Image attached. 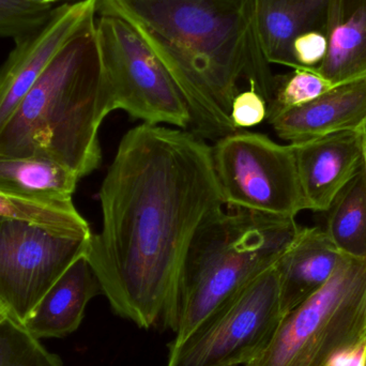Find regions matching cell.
<instances>
[{"label":"cell","mask_w":366,"mask_h":366,"mask_svg":"<svg viewBox=\"0 0 366 366\" xmlns=\"http://www.w3.org/2000/svg\"><path fill=\"white\" fill-rule=\"evenodd\" d=\"M79 178L53 161L0 156V192L45 200L72 199Z\"/></svg>","instance_id":"17"},{"label":"cell","mask_w":366,"mask_h":366,"mask_svg":"<svg viewBox=\"0 0 366 366\" xmlns=\"http://www.w3.org/2000/svg\"><path fill=\"white\" fill-rule=\"evenodd\" d=\"M217 184L228 208L296 217L309 210L292 145L259 133L237 132L211 147Z\"/></svg>","instance_id":"8"},{"label":"cell","mask_w":366,"mask_h":366,"mask_svg":"<svg viewBox=\"0 0 366 366\" xmlns=\"http://www.w3.org/2000/svg\"><path fill=\"white\" fill-rule=\"evenodd\" d=\"M328 51L316 72L332 85L366 77V0H329Z\"/></svg>","instance_id":"15"},{"label":"cell","mask_w":366,"mask_h":366,"mask_svg":"<svg viewBox=\"0 0 366 366\" xmlns=\"http://www.w3.org/2000/svg\"><path fill=\"white\" fill-rule=\"evenodd\" d=\"M29 1L40 4H47V6H53L55 2L62 1V0H29Z\"/></svg>","instance_id":"27"},{"label":"cell","mask_w":366,"mask_h":366,"mask_svg":"<svg viewBox=\"0 0 366 366\" xmlns=\"http://www.w3.org/2000/svg\"><path fill=\"white\" fill-rule=\"evenodd\" d=\"M0 217L36 224L68 236L89 238L94 234L72 199H36L0 192Z\"/></svg>","instance_id":"19"},{"label":"cell","mask_w":366,"mask_h":366,"mask_svg":"<svg viewBox=\"0 0 366 366\" xmlns=\"http://www.w3.org/2000/svg\"><path fill=\"white\" fill-rule=\"evenodd\" d=\"M361 133H362L363 139V149H365V169L366 173V122L363 124L362 128L360 129Z\"/></svg>","instance_id":"26"},{"label":"cell","mask_w":366,"mask_h":366,"mask_svg":"<svg viewBox=\"0 0 366 366\" xmlns=\"http://www.w3.org/2000/svg\"><path fill=\"white\" fill-rule=\"evenodd\" d=\"M102 228L86 258L114 313L163 325L196 232L224 210L211 147L192 131L143 124L122 137L101 185Z\"/></svg>","instance_id":"1"},{"label":"cell","mask_w":366,"mask_h":366,"mask_svg":"<svg viewBox=\"0 0 366 366\" xmlns=\"http://www.w3.org/2000/svg\"><path fill=\"white\" fill-rule=\"evenodd\" d=\"M325 232L340 252L366 259V173L362 169L331 204Z\"/></svg>","instance_id":"18"},{"label":"cell","mask_w":366,"mask_h":366,"mask_svg":"<svg viewBox=\"0 0 366 366\" xmlns=\"http://www.w3.org/2000/svg\"><path fill=\"white\" fill-rule=\"evenodd\" d=\"M267 102L255 89L240 92L232 103L230 119L237 130L252 128L267 119Z\"/></svg>","instance_id":"24"},{"label":"cell","mask_w":366,"mask_h":366,"mask_svg":"<svg viewBox=\"0 0 366 366\" xmlns=\"http://www.w3.org/2000/svg\"><path fill=\"white\" fill-rule=\"evenodd\" d=\"M0 219H1V217H0Z\"/></svg>","instance_id":"29"},{"label":"cell","mask_w":366,"mask_h":366,"mask_svg":"<svg viewBox=\"0 0 366 366\" xmlns=\"http://www.w3.org/2000/svg\"><path fill=\"white\" fill-rule=\"evenodd\" d=\"M54 9L29 0H0V38L17 41L29 36L49 21Z\"/></svg>","instance_id":"22"},{"label":"cell","mask_w":366,"mask_h":366,"mask_svg":"<svg viewBox=\"0 0 366 366\" xmlns=\"http://www.w3.org/2000/svg\"><path fill=\"white\" fill-rule=\"evenodd\" d=\"M97 15V0L64 4L54 9L40 29L15 41L14 49L0 68V130L64 43Z\"/></svg>","instance_id":"10"},{"label":"cell","mask_w":366,"mask_h":366,"mask_svg":"<svg viewBox=\"0 0 366 366\" xmlns=\"http://www.w3.org/2000/svg\"><path fill=\"white\" fill-rule=\"evenodd\" d=\"M366 337V259L343 255L328 282L286 314L266 348L244 366H328Z\"/></svg>","instance_id":"5"},{"label":"cell","mask_w":366,"mask_h":366,"mask_svg":"<svg viewBox=\"0 0 366 366\" xmlns=\"http://www.w3.org/2000/svg\"><path fill=\"white\" fill-rule=\"evenodd\" d=\"M92 237L0 219V310L23 324L66 269L86 255Z\"/></svg>","instance_id":"9"},{"label":"cell","mask_w":366,"mask_h":366,"mask_svg":"<svg viewBox=\"0 0 366 366\" xmlns=\"http://www.w3.org/2000/svg\"><path fill=\"white\" fill-rule=\"evenodd\" d=\"M100 283L86 255L73 262L23 322L36 339L64 337L77 330L86 307L101 294Z\"/></svg>","instance_id":"14"},{"label":"cell","mask_w":366,"mask_h":366,"mask_svg":"<svg viewBox=\"0 0 366 366\" xmlns=\"http://www.w3.org/2000/svg\"><path fill=\"white\" fill-rule=\"evenodd\" d=\"M267 122L280 139L290 144L360 130L366 122V77L335 85L315 100Z\"/></svg>","instance_id":"12"},{"label":"cell","mask_w":366,"mask_h":366,"mask_svg":"<svg viewBox=\"0 0 366 366\" xmlns=\"http://www.w3.org/2000/svg\"><path fill=\"white\" fill-rule=\"evenodd\" d=\"M290 145L307 207L316 212L328 210L365 165L361 130L344 131Z\"/></svg>","instance_id":"11"},{"label":"cell","mask_w":366,"mask_h":366,"mask_svg":"<svg viewBox=\"0 0 366 366\" xmlns=\"http://www.w3.org/2000/svg\"><path fill=\"white\" fill-rule=\"evenodd\" d=\"M333 86L320 73L307 69H295L288 74L274 75L272 96L267 104V119L315 100Z\"/></svg>","instance_id":"21"},{"label":"cell","mask_w":366,"mask_h":366,"mask_svg":"<svg viewBox=\"0 0 366 366\" xmlns=\"http://www.w3.org/2000/svg\"><path fill=\"white\" fill-rule=\"evenodd\" d=\"M329 0H255L258 34L270 64L294 69L290 46L299 34L326 31Z\"/></svg>","instance_id":"16"},{"label":"cell","mask_w":366,"mask_h":366,"mask_svg":"<svg viewBox=\"0 0 366 366\" xmlns=\"http://www.w3.org/2000/svg\"><path fill=\"white\" fill-rule=\"evenodd\" d=\"M284 314L275 266L215 307L179 344L167 366L247 365L270 343Z\"/></svg>","instance_id":"6"},{"label":"cell","mask_w":366,"mask_h":366,"mask_svg":"<svg viewBox=\"0 0 366 366\" xmlns=\"http://www.w3.org/2000/svg\"><path fill=\"white\" fill-rule=\"evenodd\" d=\"M97 36L112 111L144 124H167L182 130L191 114L179 88L145 41L119 17L100 14Z\"/></svg>","instance_id":"7"},{"label":"cell","mask_w":366,"mask_h":366,"mask_svg":"<svg viewBox=\"0 0 366 366\" xmlns=\"http://www.w3.org/2000/svg\"><path fill=\"white\" fill-rule=\"evenodd\" d=\"M343 255L325 229L301 228L294 242L275 264L284 316L330 280Z\"/></svg>","instance_id":"13"},{"label":"cell","mask_w":366,"mask_h":366,"mask_svg":"<svg viewBox=\"0 0 366 366\" xmlns=\"http://www.w3.org/2000/svg\"><path fill=\"white\" fill-rule=\"evenodd\" d=\"M328 36L324 30H311L299 34L290 46L295 69L316 71L326 58Z\"/></svg>","instance_id":"23"},{"label":"cell","mask_w":366,"mask_h":366,"mask_svg":"<svg viewBox=\"0 0 366 366\" xmlns=\"http://www.w3.org/2000/svg\"><path fill=\"white\" fill-rule=\"evenodd\" d=\"M97 9L126 21L156 54L202 139L238 131L230 109L241 79L270 101L274 75L260 42L255 0H97Z\"/></svg>","instance_id":"2"},{"label":"cell","mask_w":366,"mask_h":366,"mask_svg":"<svg viewBox=\"0 0 366 366\" xmlns=\"http://www.w3.org/2000/svg\"><path fill=\"white\" fill-rule=\"evenodd\" d=\"M112 112L96 17L64 43L0 130V156L53 161L81 179L100 167L99 130Z\"/></svg>","instance_id":"3"},{"label":"cell","mask_w":366,"mask_h":366,"mask_svg":"<svg viewBox=\"0 0 366 366\" xmlns=\"http://www.w3.org/2000/svg\"><path fill=\"white\" fill-rule=\"evenodd\" d=\"M39 341L10 316H0V366H64Z\"/></svg>","instance_id":"20"},{"label":"cell","mask_w":366,"mask_h":366,"mask_svg":"<svg viewBox=\"0 0 366 366\" xmlns=\"http://www.w3.org/2000/svg\"><path fill=\"white\" fill-rule=\"evenodd\" d=\"M2 314H4V312H2L1 310H0V316H1ZM4 314H6V313H4Z\"/></svg>","instance_id":"28"},{"label":"cell","mask_w":366,"mask_h":366,"mask_svg":"<svg viewBox=\"0 0 366 366\" xmlns=\"http://www.w3.org/2000/svg\"><path fill=\"white\" fill-rule=\"evenodd\" d=\"M328 366H366V337L335 355Z\"/></svg>","instance_id":"25"},{"label":"cell","mask_w":366,"mask_h":366,"mask_svg":"<svg viewBox=\"0 0 366 366\" xmlns=\"http://www.w3.org/2000/svg\"><path fill=\"white\" fill-rule=\"evenodd\" d=\"M296 217L240 208L217 213L199 228L176 282L163 327L184 341L215 307L275 266L301 230Z\"/></svg>","instance_id":"4"}]
</instances>
